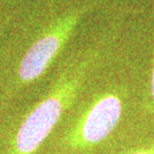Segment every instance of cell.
Returning a JSON list of instances; mask_svg holds the SVG:
<instances>
[{"label":"cell","mask_w":154,"mask_h":154,"mask_svg":"<svg viewBox=\"0 0 154 154\" xmlns=\"http://www.w3.org/2000/svg\"><path fill=\"white\" fill-rule=\"evenodd\" d=\"M151 97H152V100L154 103V63H153V69H152V74H151Z\"/></svg>","instance_id":"obj_5"},{"label":"cell","mask_w":154,"mask_h":154,"mask_svg":"<svg viewBox=\"0 0 154 154\" xmlns=\"http://www.w3.org/2000/svg\"><path fill=\"white\" fill-rule=\"evenodd\" d=\"M123 102L116 91L97 95L65 134L63 144L72 149H90L104 142L119 125Z\"/></svg>","instance_id":"obj_2"},{"label":"cell","mask_w":154,"mask_h":154,"mask_svg":"<svg viewBox=\"0 0 154 154\" xmlns=\"http://www.w3.org/2000/svg\"><path fill=\"white\" fill-rule=\"evenodd\" d=\"M127 154H154V145L136 149V151H132V152H129V153Z\"/></svg>","instance_id":"obj_4"},{"label":"cell","mask_w":154,"mask_h":154,"mask_svg":"<svg viewBox=\"0 0 154 154\" xmlns=\"http://www.w3.org/2000/svg\"><path fill=\"white\" fill-rule=\"evenodd\" d=\"M95 61L96 53L90 51L62 71L47 96L23 120L9 145L8 154H34L38 151L74 102Z\"/></svg>","instance_id":"obj_1"},{"label":"cell","mask_w":154,"mask_h":154,"mask_svg":"<svg viewBox=\"0 0 154 154\" xmlns=\"http://www.w3.org/2000/svg\"><path fill=\"white\" fill-rule=\"evenodd\" d=\"M91 8V5H82L72 8L65 15L57 18L39 37L21 60L17 78L22 85L31 83L47 71L58 53L71 38L79 23Z\"/></svg>","instance_id":"obj_3"}]
</instances>
